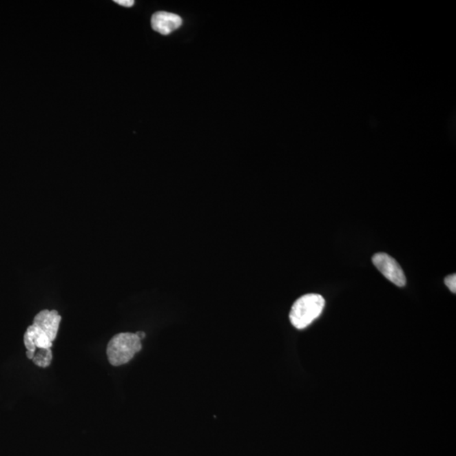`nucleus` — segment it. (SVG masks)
<instances>
[{"label":"nucleus","mask_w":456,"mask_h":456,"mask_svg":"<svg viewBox=\"0 0 456 456\" xmlns=\"http://www.w3.org/2000/svg\"><path fill=\"white\" fill-rule=\"evenodd\" d=\"M142 349L141 340L136 333H119L112 338L107 346L108 362L112 366L118 367L128 364L134 355Z\"/></svg>","instance_id":"1"},{"label":"nucleus","mask_w":456,"mask_h":456,"mask_svg":"<svg viewBox=\"0 0 456 456\" xmlns=\"http://www.w3.org/2000/svg\"><path fill=\"white\" fill-rule=\"evenodd\" d=\"M324 305V299L320 294L310 293L299 298L291 309V324L298 330L308 327L322 313Z\"/></svg>","instance_id":"2"},{"label":"nucleus","mask_w":456,"mask_h":456,"mask_svg":"<svg viewBox=\"0 0 456 456\" xmlns=\"http://www.w3.org/2000/svg\"><path fill=\"white\" fill-rule=\"evenodd\" d=\"M372 261L375 267L384 278L395 285L402 287L406 284V278L404 271L394 258L387 255L386 253H377L372 258Z\"/></svg>","instance_id":"3"},{"label":"nucleus","mask_w":456,"mask_h":456,"mask_svg":"<svg viewBox=\"0 0 456 456\" xmlns=\"http://www.w3.org/2000/svg\"><path fill=\"white\" fill-rule=\"evenodd\" d=\"M61 320L62 317L59 315L57 310L43 309L35 316L32 324L44 331L53 342L57 338Z\"/></svg>","instance_id":"4"},{"label":"nucleus","mask_w":456,"mask_h":456,"mask_svg":"<svg viewBox=\"0 0 456 456\" xmlns=\"http://www.w3.org/2000/svg\"><path fill=\"white\" fill-rule=\"evenodd\" d=\"M183 21L180 17L174 13L159 11L152 17V28L160 34L167 36L181 27Z\"/></svg>","instance_id":"5"},{"label":"nucleus","mask_w":456,"mask_h":456,"mask_svg":"<svg viewBox=\"0 0 456 456\" xmlns=\"http://www.w3.org/2000/svg\"><path fill=\"white\" fill-rule=\"evenodd\" d=\"M52 360H53V353L51 349H39L32 358L33 362L41 368L50 367Z\"/></svg>","instance_id":"6"},{"label":"nucleus","mask_w":456,"mask_h":456,"mask_svg":"<svg viewBox=\"0 0 456 456\" xmlns=\"http://www.w3.org/2000/svg\"><path fill=\"white\" fill-rule=\"evenodd\" d=\"M444 283H446V285L448 287V289H450L452 291V293H456V276H455V274L447 276V278H446V279H444Z\"/></svg>","instance_id":"7"},{"label":"nucleus","mask_w":456,"mask_h":456,"mask_svg":"<svg viewBox=\"0 0 456 456\" xmlns=\"http://www.w3.org/2000/svg\"><path fill=\"white\" fill-rule=\"evenodd\" d=\"M116 3H118L119 6L125 7H132L134 6V1L133 0H116L114 1Z\"/></svg>","instance_id":"8"},{"label":"nucleus","mask_w":456,"mask_h":456,"mask_svg":"<svg viewBox=\"0 0 456 456\" xmlns=\"http://www.w3.org/2000/svg\"><path fill=\"white\" fill-rule=\"evenodd\" d=\"M138 336H139V338L141 340L144 339L145 338V333L143 331H138L136 333Z\"/></svg>","instance_id":"9"}]
</instances>
